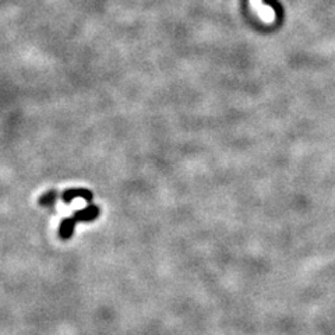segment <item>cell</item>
<instances>
[{"label": "cell", "instance_id": "obj_3", "mask_svg": "<svg viewBox=\"0 0 335 335\" xmlns=\"http://www.w3.org/2000/svg\"><path fill=\"white\" fill-rule=\"evenodd\" d=\"M251 5L256 7V10L260 13V16L265 20H273L275 17V13H274V9L271 6L265 5L262 0H251Z\"/></svg>", "mask_w": 335, "mask_h": 335}, {"label": "cell", "instance_id": "obj_4", "mask_svg": "<svg viewBox=\"0 0 335 335\" xmlns=\"http://www.w3.org/2000/svg\"><path fill=\"white\" fill-rule=\"evenodd\" d=\"M77 222L74 218H66L61 221L60 229H59V233H60L61 239H69L73 233V229H74V223Z\"/></svg>", "mask_w": 335, "mask_h": 335}, {"label": "cell", "instance_id": "obj_2", "mask_svg": "<svg viewBox=\"0 0 335 335\" xmlns=\"http://www.w3.org/2000/svg\"><path fill=\"white\" fill-rule=\"evenodd\" d=\"M74 197H81L84 200L91 201L92 200V193H91L89 190L85 189H70L66 190V191L63 193V195H61V198H63L64 203H70Z\"/></svg>", "mask_w": 335, "mask_h": 335}, {"label": "cell", "instance_id": "obj_5", "mask_svg": "<svg viewBox=\"0 0 335 335\" xmlns=\"http://www.w3.org/2000/svg\"><path fill=\"white\" fill-rule=\"evenodd\" d=\"M56 198H57V193L56 191H48L46 194H44L41 197V200H39V204L41 206H53L56 203Z\"/></svg>", "mask_w": 335, "mask_h": 335}, {"label": "cell", "instance_id": "obj_1", "mask_svg": "<svg viewBox=\"0 0 335 335\" xmlns=\"http://www.w3.org/2000/svg\"><path fill=\"white\" fill-rule=\"evenodd\" d=\"M98 215H99V208L96 206H88L83 208V210H78V211L74 212L73 218L76 221H94Z\"/></svg>", "mask_w": 335, "mask_h": 335}]
</instances>
